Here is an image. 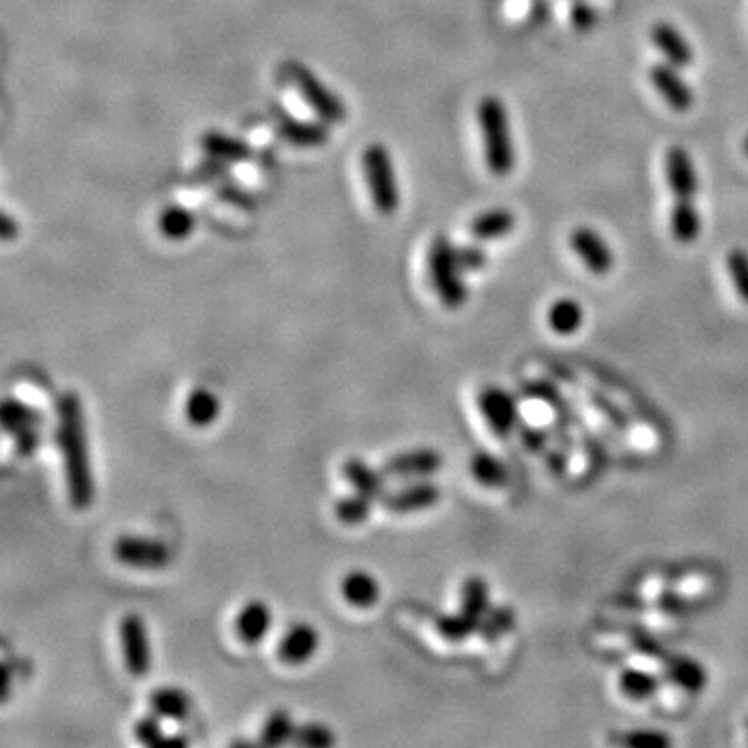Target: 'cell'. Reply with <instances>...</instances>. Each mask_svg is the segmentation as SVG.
<instances>
[{
	"instance_id": "obj_37",
	"label": "cell",
	"mask_w": 748,
	"mask_h": 748,
	"mask_svg": "<svg viewBox=\"0 0 748 748\" xmlns=\"http://www.w3.org/2000/svg\"><path fill=\"white\" fill-rule=\"evenodd\" d=\"M728 273L732 277V283L738 291V296L744 304H748V252L736 248L726 256Z\"/></svg>"
},
{
	"instance_id": "obj_48",
	"label": "cell",
	"mask_w": 748,
	"mask_h": 748,
	"mask_svg": "<svg viewBox=\"0 0 748 748\" xmlns=\"http://www.w3.org/2000/svg\"><path fill=\"white\" fill-rule=\"evenodd\" d=\"M547 462H549V466H551V470H553L555 474L566 472V456H564V453H561V451H549Z\"/></svg>"
},
{
	"instance_id": "obj_24",
	"label": "cell",
	"mask_w": 748,
	"mask_h": 748,
	"mask_svg": "<svg viewBox=\"0 0 748 748\" xmlns=\"http://www.w3.org/2000/svg\"><path fill=\"white\" fill-rule=\"evenodd\" d=\"M665 676L672 684L692 694L703 692L707 686V672L703 670V665L688 657H667Z\"/></svg>"
},
{
	"instance_id": "obj_33",
	"label": "cell",
	"mask_w": 748,
	"mask_h": 748,
	"mask_svg": "<svg viewBox=\"0 0 748 748\" xmlns=\"http://www.w3.org/2000/svg\"><path fill=\"white\" fill-rule=\"evenodd\" d=\"M516 622V613L512 607L499 605L487 611V616L480 620L476 634L485 640V643H495L505 632H510Z\"/></svg>"
},
{
	"instance_id": "obj_42",
	"label": "cell",
	"mask_w": 748,
	"mask_h": 748,
	"mask_svg": "<svg viewBox=\"0 0 748 748\" xmlns=\"http://www.w3.org/2000/svg\"><path fill=\"white\" fill-rule=\"evenodd\" d=\"M632 645H634V649H636L640 655H645V657H649V659H653V661H665V659H667L665 649L657 643V640H655L653 636H649V634L636 632V634L632 636Z\"/></svg>"
},
{
	"instance_id": "obj_36",
	"label": "cell",
	"mask_w": 748,
	"mask_h": 748,
	"mask_svg": "<svg viewBox=\"0 0 748 748\" xmlns=\"http://www.w3.org/2000/svg\"><path fill=\"white\" fill-rule=\"evenodd\" d=\"M293 744L304 746V748H327L335 744V734L316 721H308V724L296 726V734H293Z\"/></svg>"
},
{
	"instance_id": "obj_30",
	"label": "cell",
	"mask_w": 748,
	"mask_h": 748,
	"mask_svg": "<svg viewBox=\"0 0 748 748\" xmlns=\"http://www.w3.org/2000/svg\"><path fill=\"white\" fill-rule=\"evenodd\" d=\"M293 734H296V724H293L289 711L277 709L269 717H266V721L262 724V730H260V740L258 742L262 746L275 748V746H283L287 742H293Z\"/></svg>"
},
{
	"instance_id": "obj_38",
	"label": "cell",
	"mask_w": 748,
	"mask_h": 748,
	"mask_svg": "<svg viewBox=\"0 0 748 748\" xmlns=\"http://www.w3.org/2000/svg\"><path fill=\"white\" fill-rule=\"evenodd\" d=\"M133 736H136V740L140 744L160 746V744H163V740L167 738L165 730H163V717H158L156 713H152V715H146V717L138 719L136 726H133Z\"/></svg>"
},
{
	"instance_id": "obj_47",
	"label": "cell",
	"mask_w": 748,
	"mask_h": 748,
	"mask_svg": "<svg viewBox=\"0 0 748 748\" xmlns=\"http://www.w3.org/2000/svg\"><path fill=\"white\" fill-rule=\"evenodd\" d=\"M17 231H19L17 221H13L9 212H5L3 219H0V237H3V242H11L13 237H17Z\"/></svg>"
},
{
	"instance_id": "obj_50",
	"label": "cell",
	"mask_w": 748,
	"mask_h": 748,
	"mask_svg": "<svg viewBox=\"0 0 748 748\" xmlns=\"http://www.w3.org/2000/svg\"><path fill=\"white\" fill-rule=\"evenodd\" d=\"M742 150H744V154L748 156V136L744 138V142H742Z\"/></svg>"
},
{
	"instance_id": "obj_49",
	"label": "cell",
	"mask_w": 748,
	"mask_h": 748,
	"mask_svg": "<svg viewBox=\"0 0 748 748\" xmlns=\"http://www.w3.org/2000/svg\"><path fill=\"white\" fill-rule=\"evenodd\" d=\"M9 688H11V667L9 663H3V701L9 699Z\"/></svg>"
},
{
	"instance_id": "obj_26",
	"label": "cell",
	"mask_w": 748,
	"mask_h": 748,
	"mask_svg": "<svg viewBox=\"0 0 748 748\" xmlns=\"http://www.w3.org/2000/svg\"><path fill=\"white\" fill-rule=\"evenodd\" d=\"M670 227H672L674 239L680 244H692L694 239H699L703 223H701L699 210H697V206L692 204V200H676L674 202Z\"/></svg>"
},
{
	"instance_id": "obj_39",
	"label": "cell",
	"mask_w": 748,
	"mask_h": 748,
	"mask_svg": "<svg viewBox=\"0 0 748 748\" xmlns=\"http://www.w3.org/2000/svg\"><path fill=\"white\" fill-rule=\"evenodd\" d=\"M624 742L628 746H632V748H665V746L672 744L670 738H667L661 732H655V730H638V732H632V734L626 736Z\"/></svg>"
},
{
	"instance_id": "obj_10",
	"label": "cell",
	"mask_w": 748,
	"mask_h": 748,
	"mask_svg": "<svg viewBox=\"0 0 748 748\" xmlns=\"http://www.w3.org/2000/svg\"><path fill=\"white\" fill-rule=\"evenodd\" d=\"M478 408L497 437H510L518 426V406L514 397L499 387L480 391Z\"/></svg>"
},
{
	"instance_id": "obj_12",
	"label": "cell",
	"mask_w": 748,
	"mask_h": 748,
	"mask_svg": "<svg viewBox=\"0 0 748 748\" xmlns=\"http://www.w3.org/2000/svg\"><path fill=\"white\" fill-rule=\"evenodd\" d=\"M651 84L659 92V96L665 100V104L670 106L676 113H686L692 109L694 104V94L690 86L684 82V77L678 73V67L670 63H657L649 71Z\"/></svg>"
},
{
	"instance_id": "obj_17",
	"label": "cell",
	"mask_w": 748,
	"mask_h": 748,
	"mask_svg": "<svg viewBox=\"0 0 748 748\" xmlns=\"http://www.w3.org/2000/svg\"><path fill=\"white\" fill-rule=\"evenodd\" d=\"M275 127L279 138H283L287 144L298 146V148H318L329 142V127L325 123H310V121H298L289 117L287 113L275 115Z\"/></svg>"
},
{
	"instance_id": "obj_4",
	"label": "cell",
	"mask_w": 748,
	"mask_h": 748,
	"mask_svg": "<svg viewBox=\"0 0 748 748\" xmlns=\"http://www.w3.org/2000/svg\"><path fill=\"white\" fill-rule=\"evenodd\" d=\"M362 167L374 208H377L381 215H393L399 206V190L395 183L393 163L387 146L370 144L362 154Z\"/></svg>"
},
{
	"instance_id": "obj_25",
	"label": "cell",
	"mask_w": 748,
	"mask_h": 748,
	"mask_svg": "<svg viewBox=\"0 0 748 748\" xmlns=\"http://www.w3.org/2000/svg\"><path fill=\"white\" fill-rule=\"evenodd\" d=\"M516 225L518 221L510 210L493 208V210L483 212V215H478L472 221L470 231H472V237L478 239V242H491V239H501V237L510 235L516 229Z\"/></svg>"
},
{
	"instance_id": "obj_13",
	"label": "cell",
	"mask_w": 748,
	"mask_h": 748,
	"mask_svg": "<svg viewBox=\"0 0 748 748\" xmlns=\"http://www.w3.org/2000/svg\"><path fill=\"white\" fill-rule=\"evenodd\" d=\"M570 244L576 256L584 262L593 275H607L613 269V254L605 239L591 227H576L572 231Z\"/></svg>"
},
{
	"instance_id": "obj_1",
	"label": "cell",
	"mask_w": 748,
	"mask_h": 748,
	"mask_svg": "<svg viewBox=\"0 0 748 748\" xmlns=\"http://www.w3.org/2000/svg\"><path fill=\"white\" fill-rule=\"evenodd\" d=\"M57 416V445L65 464L69 501L75 510H88L94 501V476L90 466L84 410L73 391L59 397Z\"/></svg>"
},
{
	"instance_id": "obj_9",
	"label": "cell",
	"mask_w": 748,
	"mask_h": 748,
	"mask_svg": "<svg viewBox=\"0 0 748 748\" xmlns=\"http://www.w3.org/2000/svg\"><path fill=\"white\" fill-rule=\"evenodd\" d=\"M443 466V456L437 449L429 447H420V449H410L402 451L391 456L383 472L389 478H399V480H422L437 474Z\"/></svg>"
},
{
	"instance_id": "obj_15",
	"label": "cell",
	"mask_w": 748,
	"mask_h": 748,
	"mask_svg": "<svg viewBox=\"0 0 748 748\" xmlns=\"http://www.w3.org/2000/svg\"><path fill=\"white\" fill-rule=\"evenodd\" d=\"M667 185L676 200H692L699 192V177L694 171L690 154L682 146H674L665 154Z\"/></svg>"
},
{
	"instance_id": "obj_27",
	"label": "cell",
	"mask_w": 748,
	"mask_h": 748,
	"mask_svg": "<svg viewBox=\"0 0 748 748\" xmlns=\"http://www.w3.org/2000/svg\"><path fill=\"white\" fill-rule=\"evenodd\" d=\"M460 611H464L466 616L476 620L480 624L487 616V611L491 609V595H489V586L487 580L480 576H470L462 584V593H460Z\"/></svg>"
},
{
	"instance_id": "obj_35",
	"label": "cell",
	"mask_w": 748,
	"mask_h": 748,
	"mask_svg": "<svg viewBox=\"0 0 748 748\" xmlns=\"http://www.w3.org/2000/svg\"><path fill=\"white\" fill-rule=\"evenodd\" d=\"M659 686V678L645 670H624L620 676V690L632 701H645L653 697Z\"/></svg>"
},
{
	"instance_id": "obj_16",
	"label": "cell",
	"mask_w": 748,
	"mask_h": 748,
	"mask_svg": "<svg viewBox=\"0 0 748 748\" xmlns=\"http://www.w3.org/2000/svg\"><path fill=\"white\" fill-rule=\"evenodd\" d=\"M233 628L244 645H258L273 628V611L264 601L252 599L237 611Z\"/></svg>"
},
{
	"instance_id": "obj_18",
	"label": "cell",
	"mask_w": 748,
	"mask_h": 748,
	"mask_svg": "<svg viewBox=\"0 0 748 748\" xmlns=\"http://www.w3.org/2000/svg\"><path fill=\"white\" fill-rule=\"evenodd\" d=\"M341 474L356 493H362L374 501H381L387 493V474L374 470L368 462L360 458L345 460L341 466Z\"/></svg>"
},
{
	"instance_id": "obj_31",
	"label": "cell",
	"mask_w": 748,
	"mask_h": 748,
	"mask_svg": "<svg viewBox=\"0 0 748 748\" xmlns=\"http://www.w3.org/2000/svg\"><path fill=\"white\" fill-rule=\"evenodd\" d=\"M374 503H377V501L354 491L352 495H343V497L337 499L335 516L341 524L358 526V524H364L370 518Z\"/></svg>"
},
{
	"instance_id": "obj_45",
	"label": "cell",
	"mask_w": 748,
	"mask_h": 748,
	"mask_svg": "<svg viewBox=\"0 0 748 748\" xmlns=\"http://www.w3.org/2000/svg\"><path fill=\"white\" fill-rule=\"evenodd\" d=\"M520 439L528 451H543L547 449V435L541 429H532V426H522Z\"/></svg>"
},
{
	"instance_id": "obj_32",
	"label": "cell",
	"mask_w": 748,
	"mask_h": 748,
	"mask_svg": "<svg viewBox=\"0 0 748 748\" xmlns=\"http://www.w3.org/2000/svg\"><path fill=\"white\" fill-rule=\"evenodd\" d=\"M470 470H472V476L483 487L499 489L507 483L505 466L497 458H493L491 453H485V451L474 453V458L470 462Z\"/></svg>"
},
{
	"instance_id": "obj_22",
	"label": "cell",
	"mask_w": 748,
	"mask_h": 748,
	"mask_svg": "<svg viewBox=\"0 0 748 748\" xmlns=\"http://www.w3.org/2000/svg\"><path fill=\"white\" fill-rule=\"evenodd\" d=\"M185 420L190 422L196 429H206L212 422H217L221 414V402L219 397L206 387H196L190 391L185 399Z\"/></svg>"
},
{
	"instance_id": "obj_28",
	"label": "cell",
	"mask_w": 748,
	"mask_h": 748,
	"mask_svg": "<svg viewBox=\"0 0 748 748\" xmlns=\"http://www.w3.org/2000/svg\"><path fill=\"white\" fill-rule=\"evenodd\" d=\"M196 227V217L192 210L183 206H167L158 215V231L163 237L171 239V242H181L192 235Z\"/></svg>"
},
{
	"instance_id": "obj_43",
	"label": "cell",
	"mask_w": 748,
	"mask_h": 748,
	"mask_svg": "<svg viewBox=\"0 0 748 748\" xmlns=\"http://www.w3.org/2000/svg\"><path fill=\"white\" fill-rule=\"evenodd\" d=\"M227 165L229 163H223V160H219L215 156H208L198 169V177L208 181V183H223L225 179H229V167Z\"/></svg>"
},
{
	"instance_id": "obj_29",
	"label": "cell",
	"mask_w": 748,
	"mask_h": 748,
	"mask_svg": "<svg viewBox=\"0 0 748 748\" xmlns=\"http://www.w3.org/2000/svg\"><path fill=\"white\" fill-rule=\"evenodd\" d=\"M547 320L557 335H574L584 323V310L576 300L561 298L549 308Z\"/></svg>"
},
{
	"instance_id": "obj_14",
	"label": "cell",
	"mask_w": 748,
	"mask_h": 748,
	"mask_svg": "<svg viewBox=\"0 0 748 748\" xmlns=\"http://www.w3.org/2000/svg\"><path fill=\"white\" fill-rule=\"evenodd\" d=\"M320 645V634L314 626L298 622L287 628L277 643V657L287 665H302L310 661Z\"/></svg>"
},
{
	"instance_id": "obj_44",
	"label": "cell",
	"mask_w": 748,
	"mask_h": 748,
	"mask_svg": "<svg viewBox=\"0 0 748 748\" xmlns=\"http://www.w3.org/2000/svg\"><path fill=\"white\" fill-rule=\"evenodd\" d=\"M219 194H221V198H223L225 202L235 204L237 208H246V210H248V208L254 206L252 196H248L244 190H239L237 185L229 183V179H225L223 183H219Z\"/></svg>"
},
{
	"instance_id": "obj_46",
	"label": "cell",
	"mask_w": 748,
	"mask_h": 748,
	"mask_svg": "<svg viewBox=\"0 0 748 748\" xmlns=\"http://www.w3.org/2000/svg\"><path fill=\"white\" fill-rule=\"evenodd\" d=\"M657 607L665 613H680V611L688 609V601L684 597H680L678 593H665L657 599Z\"/></svg>"
},
{
	"instance_id": "obj_3",
	"label": "cell",
	"mask_w": 748,
	"mask_h": 748,
	"mask_svg": "<svg viewBox=\"0 0 748 748\" xmlns=\"http://www.w3.org/2000/svg\"><path fill=\"white\" fill-rule=\"evenodd\" d=\"M429 275L445 308L456 310L466 304L468 289L462 281V266L456 254V246L443 235H437L431 242Z\"/></svg>"
},
{
	"instance_id": "obj_7",
	"label": "cell",
	"mask_w": 748,
	"mask_h": 748,
	"mask_svg": "<svg viewBox=\"0 0 748 748\" xmlns=\"http://www.w3.org/2000/svg\"><path fill=\"white\" fill-rule=\"evenodd\" d=\"M113 557L131 570L158 572L165 570L171 559V547L160 539L138 537V534H123L113 543Z\"/></svg>"
},
{
	"instance_id": "obj_6",
	"label": "cell",
	"mask_w": 748,
	"mask_h": 748,
	"mask_svg": "<svg viewBox=\"0 0 748 748\" xmlns=\"http://www.w3.org/2000/svg\"><path fill=\"white\" fill-rule=\"evenodd\" d=\"M285 73L289 77V82L293 84L310 109L323 119L325 123H343L345 121V106L341 98L331 92L320 79L304 65L298 61H289L285 63Z\"/></svg>"
},
{
	"instance_id": "obj_19",
	"label": "cell",
	"mask_w": 748,
	"mask_h": 748,
	"mask_svg": "<svg viewBox=\"0 0 748 748\" xmlns=\"http://www.w3.org/2000/svg\"><path fill=\"white\" fill-rule=\"evenodd\" d=\"M341 597L347 605H352L356 609H368L372 605L379 603L381 597V586L372 574L364 570H352L347 572L341 578Z\"/></svg>"
},
{
	"instance_id": "obj_21",
	"label": "cell",
	"mask_w": 748,
	"mask_h": 748,
	"mask_svg": "<svg viewBox=\"0 0 748 748\" xmlns=\"http://www.w3.org/2000/svg\"><path fill=\"white\" fill-rule=\"evenodd\" d=\"M148 705H150L152 713H156L158 717H163V719H171V721H185L187 717L192 715L190 694L183 692L181 688H175V686H163V688H156L154 692H150Z\"/></svg>"
},
{
	"instance_id": "obj_2",
	"label": "cell",
	"mask_w": 748,
	"mask_h": 748,
	"mask_svg": "<svg viewBox=\"0 0 748 748\" xmlns=\"http://www.w3.org/2000/svg\"><path fill=\"white\" fill-rule=\"evenodd\" d=\"M476 119L485 142L487 167L497 177H507L514 171L516 152L510 136V119L505 104L497 96H485L476 106Z\"/></svg>"
},
{
	"instance_id": "obj_41",
	"label": "cell",
	"mask_w": 748,
	"mask_h": 748,
	"mask_svg": "<svg viewBox=\"0 0 748 748\" xmlns=\"http://www.w3.org/2000/svg\"><path fill=\"white\" fill-rule=\"evenodd\" d=\"M456 254H458L462 271L474 273V271L485 269V264H487L485 250H480L476 246H460V248H456Z\"/></svg>"
},
{
	"instance_id": "obj_23",
	"label": "cell",
	"mask_w": 748,
	"mask_h": 748,
	"mask_svg": "<svg viewBox=\"0 0 748 748\" xmlns=\"http://www.w3.org/2000/svg\"><path fill=\"white\" fill-rule=\"evenodd\" d=\"M200 144L208 156H215L223 163H246L252 158V148L244 140L225 136L221 131H206Z\"/></svg>"
},
{
	"instance_id": "obj_34",
	"label": "cell",
	"mask_w": 748,
	"mask_h": 748,
	"mask_svg": "<svg viewBox=\"0 0 748 748\" xmlns=\"http://www.w3.org/2000/svg\"><path fill=\"white\" fill-rule=\"evenodd\" d=\"M435 630L441 638L449 640V643H462V640L470 638L478 630V622L466 616L464 611L458 613H443L435 620Z\"/></svg>"
},
{
	"instance_id": "obj_11",
	"label": "cell",
	"mask_w": 748,
	"mask_h": 748,
	"mask_svg": "<svg viewBox=\"0 0 748 748\" xmlns=\"http://www.w3.org/2000/svg\"><path fill=\"white\" fill-rule=\"evenodd\" d=\"M441 499V489L435 483H426V480H416V483H410L402 489L385 493L381 503L385 505V510L391 514H416L422 510H429V507H435Z\"/></svg>"
},
{
	"instance_id": "obj_40",
	"label": "cell",
	"mask_w": 748,
	"mask_h": 748,
	"mask_svg": "<svg viewBox=\"0 0 748 748\" xmlns=\"http://www.w3.org/2000/svg\"><path fill=\"white\" fill-rule=\"evenodd\" d=\"M591 402H593V406L605 416V420L611 424V426H616V429H626V426H628V420H626V416H624V412L616 406V404H611L609 402V399H605L603 395H597V393H593L591 395Z\"/></svg>"
},
{
	"instance_id": "obj_8",
	"label": "cell",
	"mask_w": 748,
	"mask_h": 748,
	"mask_svg": "<svg viewBox=\"0 0 748 748\" xmlns=\"http://www.w3.org/2000/svg\"><path fill=\"white\" fill-rule=\"evenodd\" d=\"M119 636L127 674H131L133 678L146 676L152 667V651L148 643L146 624L138 613H127L121 620Z\"/></svg>"
},
{
	"instance_id": "obj_5",
	"label": "cell",
	"mask_w": 748,
	"mask_h": 748,
	"mask_svg": "<svg viewBox=\"0 0 748 748\" xmlns=\"http://www.w3.org/2000/svg\"><path fill=\"white\" fill-rule=\"evenodd\" d=\"M0 422H3L5 433L15 441L19 456L32 458L42 441L40 429L44 424V414L17 397H5L3 410H0Z\"/></svg>"
},
{
	"instance_id": "obj_20",
	"label": "cell",
	"mask_w": 748,
	"mask_h": 748,
	"mask_svg": "<svg viewBox=\"0 0 748 748\" xmlns=\"http://www.w3.org/2000/svg\"><path fill=\"white\" fill-rule=\"evenodd\" d=\"M651 38H653V44L659 48V52L670 65L682 69V67H688L692 63V59H694L692 46L688 44L684 34L680 30H676L672 23H665V21L657 23L655 28L651 30Z\"/></svg>"
}]
</instances>
